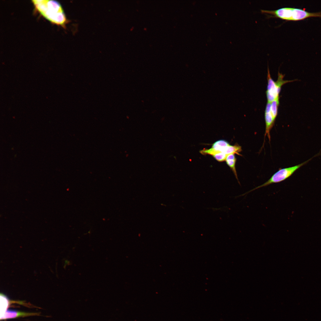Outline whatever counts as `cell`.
Segmentation results:
<instances>
[{
    "label": "cell",
    "instance_id": "6",
    "mask_svg": "<svg viewBox=\"0 0 321 321\" xmlns=\"http://www.w3.org/2000/svg\"><path fill=\"white\" fill-rule=\"evenodd\" d=\"M38 313H29L18 311L12 310H7L4 316L1 320H4L15 318L19 317H24L30 316L37 315Z\"/></svg>",
    "mask_w": 321,
    "mask_h": 321
},
{
    "label": "cell",
    "instance_id": "1",
    "mask_svg": "<svg viewBox=\"0 0 321 321\" xmlns=\"http://www.w3.org/2000/svg\"><path fill=\"white\" fill-rule=\"evenodd\" d=\"M36 9L51 22L65 27L68 22L60 3L54 0L32 1Z\"/></svg>",
    "mask_w": 321,
    "mask_h": 321
},
{
    "label": "cell",
    "instance_id": "7",
    "mask_svg": "<svg viewBox=\"0 0 321 321\" xmlns=\"http://www.w3.org/2000/svg\"><path fill=\"white\" fill-rule=\"evenodd\" d=\"M227 164L232 170L235 177L238 181L239 183L240 182L238 181L237 176L235 168V163L236 159L235 157L234 154H231L227 155L226 160Z\"/></svg>",
    "mask_w": 321,
    "mask_h": 321
},
{
    "label": "cell",
    "instance_id": "9",
    "mask_svg": "<svg viewBox=\"0 0 321 321\" xmlns=\"http://www.w3.org/2000/svg\"><path fill=\"white\" fill-rule=\"evenodd\" d=\"M242 151L241 147L238 144H235L234 145H229L224 149L222 152L227 155L231 154H236L240 155L239 152Z\"/></svg>",
    "mask_w": 321,
    "mask_h": 321
},
{
    "label": "cell",
    "instance_id": "11",
    "mask_svg": "<svg viewBox=\"0 0 321 321\" xmlns=\"http://www.w3.org/2000/svg\"><path fill=\"white\" fill-rule=\"evenodd\" d=\"M279 104V97H277L271 103L270 112L274 119L275 120L278 114V110Z\"/></svg>",
    "mask_w": 321,
    "mask_h": 321
},
{
    "label": "cell",
    "instance_id": "8",
    "mask_svg": "<svg viewBox=\"0 0 321 321\" xmlns=\"http://www.w3.org/2000/svg\"><path fill=\"white\" fill-rule=\"evenodd\" d=\"M9 300L5 295L0 294V319L4 315L9 305Z\"/></svg>",
    "mask_w": 321,
    "mask_h": 321
},
{
    "label": "cell",
    "instance_id": "3",
    "mask_svg": "<svg viewBox=\"0 0 321 321\" xmlns=\"http://www.w3.org/2000/svg\"><path fill=\"white\" fill-rule=\"evenodd\" d=\"M268 86L266 92L268 102L271 103L273 100L279 97L280 89L277 86L276 82L272 78L268 68L267 74Z\"/></svg>",
    "mask_w": 321,
    "mask_h": 321
},
{
    "label": "cell",
    "instance_id": "4",
    "mask_svg": "<svg viewBox=\"0 0 321 321\" xmlns=\"http://www.w3.org/2000/svg\"><path fill=\"white\" fill-rule=\"evenodd\" d=\"M271 103L268 102L265 111V119L266 124L265 136H267L270 141V131L273 127L275 120L273 118L270 112Z\"/></svg>",
    "mask_w": 321,
    "mask_h": 321
},
{
    "label": "cell",
    "instance_id": "5",
    "mask_svg": "<svg viewBox=\"0 0 321 321\" xmlns=\"http://www.w3.org/2000/svg\"><path fill=\"white\" fill-rule=\"evenodd\" d=\"M321 17V12L311 13L306 11L304 10L293 8L292 21H297L303 20L310 17Z\"/></svg>",
    "mask_w": 321,
    "mask_h": 321
},
{
    "label": "cell",
    "instance_id": "12",
    "mask_svg": "<svg viewBox=\"0 0 321 321\" xmlns=\"http://www.w3.org/2000/svg\"><path fill=\"white\" fill-rule=\"evenodd\" d=\"M227 155L223 152H220L213 156L216 160L218 161L221 162L226 160Z\"/></svg>",
    "mask_w": 321,
    "mask_h": 321
},
{
    "label": "cell",
    "instance_id": "2",
    "mask_svg": "<svg viewBox=\"0 0 321 321\" xmlns=\"http://www.w3.org/2000/svg\"><path fill=\"white\" fill-rule=\"evenodd\" d=\"M309 160H308L302 163L293 166L279 169L265 182L244 193L242 196L244 195L258 189L267 186L270 184L279 182L284 181L290 176L296 170Z\"/></svg>",
    "mask_w": 321,
    "mask_h": 321
},
{
    "label": "cell",
    "instance_id": "10",
    "mask_svg": "<svg viewBox=\"0 0 321 321\" xmlns=\"http://www.w3.org/2000/svg\"><path fill=\"white\" fill-rule=\"evenodd\" d=\"M229 144L226 141L224 140H218L213 144L211 148L217 151L218 153L222 152L224 149Z\"/></svg>",
    "mask_w": 321,
    "mask_h": 321
}]
</instances>
